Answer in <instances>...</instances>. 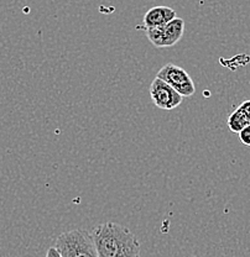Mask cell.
Returning <instances> with one entry per match:
<instances>
[{"label":"cell","instance_id":"obj_7","mask_svg":"<svg viewBox=\"0 0 250 257\" xmlns=\"http://www.w3.org/2000/svg\"><path fill=\"white\" fill-rule=\"evenodd\" d=\"M227 124H228V127H229V130L232 131V133H236V134H239L244 127H246L248 125H250L248 119L245 117V115L240 111V109L239 108H236L235 110L229 115V117H228L227 120Z\"/></svg>","mask_w":250,"mask_h":257},{"label":"cell","instance_id":"obj_6","mask_svg":"<svg viewBox=\"0 0 250 257\" xmlns=\"http://www.w3.org/2000/svg\"><path fill=\"white\" fill-rule=\"evenodd\" d=\"M176 18V12L172 8L154 7L145 13L142 23H144L145 29L160 28V26H165Z\"/></svg>","mask_w":250,"mask_h":257},{"label":"cell","instance_id":"obj_3","mask_svg":"<svg viewBox=\"0 0 250 257\" xmlns=\"http://www.w3.org/2000/svg\"><path fill=\"white\" fill-rule=\"evenodd\" d=\"M156 77L162 79L165 83H168L170 87L174 88L184 98L192 96L196 93L195 83H193L190 74L182 67L176 66V64L168 63L161 67Z\"/></svg>","mask_w":250,"mask_h":257},{"label":"cell","instance_id":"obj_4","mask_svg":"<svg viewBox=\"0 0 250 257\" xmlns=\"http://www.w3.org/2000/svg\"><path fill=\"white\" fill-rule=\"evenodd\" d=\"M145 31L149 41L156 48L171 47L175 46L184 36L185 21L181 18H176L165 26L145 29Z\"/></svg>","mask_w":250,"mask_h":257},{"label":"cell","instance_id":"obj_5","mask_svg":"<svg viewBox=\"0 0 250 257\" xmlns=\"http://www.w3.org/2000/svg\"><path fill=\"white\" fill-rule=\"evenodd\" d=\"M150 96L157 108L162 110H174L181 105L184 96H181L174 88L170 87L162 79L155 78L150 85Z\"/></svg>","mask_w":250,"mask_h":257},{"label":"cell","instance_id":"obj_2","mask_svg":"<svg viewBox=\"0 0 250 257\" xmlns=\"http://www.w3.org/2000/svg\"><path fill=\"white\" fill-rule=\"evenodd\" d=\"M53 247L61 257H99L91 232L72 229L58 235Z\"/></svg>","mask_w":250,"mask_h":257},{"label":"cell","instance_id":"obj_10","mask_svg":"<svg viewBox=\"0 0 250 257\" xmlns=\"http://www.w3.org/2000/svg\"><path fill=\"white\" fill-rule=\"evenodd\" d=\"M46 257H61V255H60V253H58V251L56 250L55 247H50L47 250Z\"/></svg>","mask_w":250,"mask_h":257},{"label":"cell","instance_id":"obj_1","mask_svg":"<svg viewBox=\"0 0 250 257\" xmlns=\"http://www.w3.org/2000/svg\"><path fill=\"white\" fill-rule=\"evenodd\" d=\"M99 257H140L138 237L123 225L107 221L91 232Z\"/></svg>","mask_w":250,"mask_h":257},{"label":"cell","instance_id":"obj_8","mask_svg":"<svg viewBox=\"0 0 250 257\" xmlns=\"http://www.w3.org/2000/svg\"><path fill=\"white\" fill-rule=\"evenodd\" d=\"M239 139H240L241 144H244L245 146H250V125L244 127L243 130L239 133Z\"/></svg>","mask_w":250,"mask_h":257},{"label":"cell","instance_id":"obj_9","mask_svg":"<svg viewBox=\"0 0 250 257\" xmlns=\"http://www.w3.org/2000/svg\"><path fill=\"white\" fill-rule=\"evenodd\" d=\"M238 108L240 109V111L243 112L244 115H245V117L248 119V121L250 124V99H249V100L243 101V103H241L240 105L238 106Z\"/></svg>","mask_w":250,"mask_h":257}]
</instances>
